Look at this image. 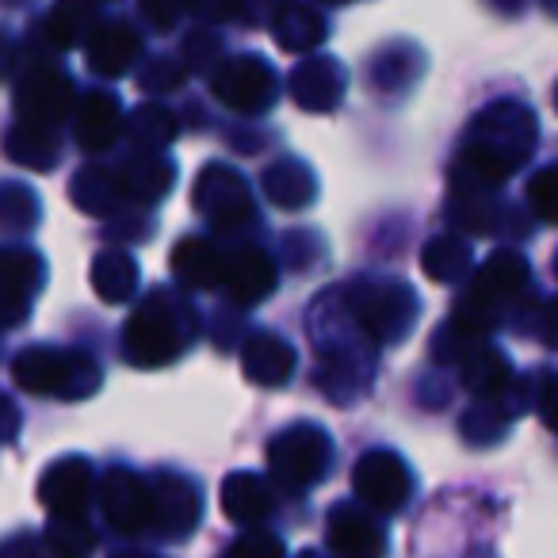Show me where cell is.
Instances as JSON below:
<instances>
[{
	"label": "cell",
	"instance_id": "cell-7",
	"mask_svg": "<svg viewBox=\"0 0 558 558\" xmlns=\"http://www.w3.org/2000/svg\"><path fill=\"white\" fill-rule=\"evenodd\" d=\"M352 494L360 497L364 509L379 512V517H390V512L405 509V501H410L413 474L402 456H395V451H387V448H375V451H367L356 463V471H352Z\"/></svg>",
	"mask_w": 558,
	"mask_h": 558
},
{
	"label": "cell",
	"instance_id": "cell-23",
	"mask_svg": "<svg viewBox=\"0 0 558 558\" xmlns=\"http://www.w3.org/2000/svg\"><path fill=\"white\" fill-rule=\"evenodd\" d=\"M93 288L104 303H126L138 288V260L126 248H104L93 260Z\"/></svg>",
	"mask_w": 558,
	"mask_h": 558
},
{
	"label": "cell",
	"instance_id": "cell-19",
	"mask_svg": "<svg viewBox=\"0 0 558 558\" xmlns=\"http://www.w3.org/2000/svg\"><path fill=\"white\" fill-rule=\"evenodd\" d=\"M459 364V379L471 395L478 398H497L512 387V364L501 349L494 344H466L456 356Z\"/></svg>",
	"mask_w": 558,
	"mask_h": 558
},
{
	"label": "cell",
	"instance_id": "cell-4",
	"mask_svg": "<svg viewBox=\"0 0 558 558\" xmlns=\"http://www.w3.org/2000/svg\"><path fill=\"white\" fill-rule=\"evenodd\" d=\"M12 379L27 395L85 398L100 387V367L77 349H43L32 344L12 360Z\"/></svg>",
	"mask_w": 558,
	"mask_h": 558
},
{
	"label": "cell",
	"instance_id": "cell-15",
	"mask_svg": "<svg viewBox=\"0 0 558 558\" xmlns=\"http://www.w3.org/2000/svg\"><path fill=\"white\" fill-rule=\"evenodd\" d=\"M295 349L283 337L256 329L245 341V349H241V372L256 387H283L291 379V372H295Z\"/></svg>",
	"mask_w": 558,
	"mask_h": 558
},
{
	"label": "cell",
	"instance_id": "cell-9",
	"mask_svg": "<svg viewBox=\"0 0 558 558\" xmlns=\"http://www.w3.org/2000/svg\"><path fill=\"white\" fill-rule=\"evenodd\" d=\"M195 210L207 215L215 230H241L253 222V199L245 192V180L226 165H207L195 180Z\"/></svg>",
	"mask_w": 558,
	"mask_h": 558
},
{
	"label": "cell",
	"instance_id": "cell-11",
	"mask_svg": "<svg viewBox=\"0 0 558 558\" xmlns=\"http://www.w3.org/2000/svg\"><path fill=\"white\" fill-rule=\"evenodd\" d=\"M73 81L65 77L54 65H32L24 73V81L16 85V111L20 123L32 126H47V131H58L62 119L70 116L73 108Z\"/></svg>",
	"mask_w": 558,
	"mask_h": 558
},
{
	"label": "cell",
	"instance_id": "cell-3",
	"mask_svg": "<svg viewBox=\"0 0 558 558\" xmlns=\"http://www.w3.org/2000/svg\"><path fill=\"white\" fill-rule=\"evenodd\" d=\"M187 337H192L187 306L177 303L169 291H157L126 322L123 352L134 367H165L187 349Z\"/></svg>",
	"mask_w": 558,
	"mask_h": 558
},
{
	"label": "cell",
	"instance_id": "cell-20",
	"mask_svg": "<svg viewBox=\"0 0 558 558\" xmlns=\"http://www.w3.org/2000/svg\"><path fill=\"white\" fill-rule=\"evenodd\" d=\"M88 70H96L100 77H123L142 54V39L134 35L131 24H100L88 39Z\"/></svg>",
	"mask_w": 558,
	"mask_h": 558
},
{
	"label": "cell",
	"instance_id": "cell-21",
	"mask_svg": "<svg viewBox=\"0 0 558 558\" xmlns=\"http://www.w3.org/2000/svg\"><path fill=\"white\" fill-rule=\"evenodd\" d=\"M169 264H172V276L192 291H215L226 283V256L203 238L177 241Z\"/></svg>",
	"mask_w": 558,
	"mask_h": 558
},
{
	"label": "cell",
	"instance_id": "cell-37",
	"mask_svg": "<svg viewBox=\"0 0 558 558\" xmlns=\"http://www.w3.org/2000/svg\"><path fill=\"white\" fill-rule=\"evenodd\" d=\"M532 333L539 337L543 344H550V349H558V299H550V303H543L539 311H535Z\"/></svg>",
	"mask_w": 558,
	"mask_h": 558
},
{
	"label": "cell",
	"instance_id": "cell-2",
	"mask_svg": "<svg viewBox=\"0 0 558 558\" xmlns=\"http://www.w3.org/2000/svg\"><path fill=\"white\" fill-rule=\"evenodd\" d=\"M527 276H532V268L520 253H512V248L489 253V260L471 279L466 295L456 303L451 329H459V337H466V341H478L482 333H489L501 322L505 303L527 288Z\"/></svg>",
	"mask_w": 558,
	"mask_h": 558
},
{
	"label": "cell",
	"instance_id": "cell-16",
	"mask_svg": "<svg viewBox=\"0 0 558 558\" xmlns=\"http://www.w3.org/2000/svg\"><path fill=\"white\" fill-rule=\"evenodd\" d=\"M222 291L230 303L256 306L276 291V264L260 253V248H238L226 256V283Z\"/></svg>",
	"mask_w": 558,
	"mask_h": 558
},
{
	"label": "cell",
	"instance_id": "cell-8",
	"mask_svg": "<svg viewBox=\"0 0 558 558\" xmlns=\"http://www.w3.org/2000/svg\"><path fill=\"white\" fill-rule=\"evenodd\" d=\"M100 509L119 535H142L146 527H154L157 517L154 482L126 466H111L100 482Z\"/></svg>",
	"mask_w": 558,
	"mask_h": 558
},
{
	"label": "cell",
	"instance_id": "cell-28",
	"mask_svg": "<svg viewBox=\"0 0 558 558\" xmlns=\"http://www.w3.org/2000/svg\"><path fill=\"white\" fill-rule=\"evenodd\" d=\"M43 260L35 253H9L4 256V306H9V326H20L24 322V306L27 299L35 295L39 279H27V271H39Z\"/></svg>",
	"mask_w": 558,
	"mask_h": 558
},
{
	"label": "cell",
	"instance_id": "cell-14",
	"mask_svg": "<svg viewBox=\"0 0 558 558\" xmlns=\"http://www.w3.org/2000/svg\"><path fill=\"white\" fill-rule=\"evenodd\" d=\"M291 96L303 111H333L344 96V70L333 58H306L291 70Z\"/></svg>",
	"mask_w": 558,
	"mask_h": 558
},
{
	"label": "cell",
	"instance_id": "cell-33",
	"mask_svg": "<svg viewBox=\"0 0 558 558\" xmlns=\"http://www.w3.org/2000/svg\"><path fill=\"white\" fill-rule=\"evenodd\" d=\"M527 207L543 222H558V169H539L527 180Z\"/></svg>",
	"mask_w": 558,
	"mask_h": 558
},
{
	"label": "cell",
	"instance_id": "cell-1",
	"mask_svg": "<svg viewBox=\"0 0 558 558\" xmlns=\"http://www.w3.org/2000/svg\"><path fill=\"white\" fill-rule=\"evenodd\" d=\"M535 138H539V123L527 104H489L471 123V134L459 149L456 180L471 192H494L532 157Z\"/></svg>",
	"mask_w": 558,
	"mask_h": 558
},
{
	"label": "cell",
	"instance_id": "cell-10",
	"mask_svg": "<svg viewBox=\"0 0 558 558\" xmlns=\"http://www.w3.org/2000/svg\"><path fill=\"white\" fill-rule=\"evenodd\" d=\"M210 93L233 111H245V116H260L276 100V73L264 65V58L245 54L230 58L226 65H218L215 77H210Z\"/></svg>",
	"mask_w": 558,
	"mask_h": 558
},
{
	"label": "cell",
	"instance_id": "cell-30",
	"mask_svg": "<svg viewBox=\"0 0 558 558\" xmlns=\"http://www.w3.org/2000/svg\"><path fill=\"white\" fill-rule=\"evenodd\" d=\"M47 547L54 558H88L96 547V532L85 517H54L47 527Z\"/></svg>",
	"mask_w": 558,
	"mask_h": 558
},
{
	"label": "cell",
	"instance_id": "cell-5",
	"mask_svg": "<svg viewBox=\"0 0 558 558\" xmlns=\"http://www.w3.org/2000/svg\"><path fill=\"white\" fill-rule=\"evenodd\" d=\"M329 459H333V444L318 425H291L288 433H279L268 444L271 474L291 489L314 486V482L326 478Z\"/></svg>",
	"mask_w": 558,
	"mask_h": 558
},
{
	"label": "cell",
	"instance_id": "cell-24",
	"mask_svg": "<svg viewBox=\"0 0 558 558\" xmlns=\"http://www.w3.org/2000/svg\"><path fill=\"white\" fill-rule=\"evenodd\" d=\"M326 39V20L311 4H283L276 16V43L288 54H311Z\"/></svg>",
	"mask_w": 558,
	"mask_h": 558
},
{
	"label": "cell",
	"instance_id": "cell-6",
	"mask_svg": "<svg viewBox=\"0 0 558 558\" xmlns=\"http://www.w3.org/2000/svg\"><path fill=\"white\" fill-rule=\"evenodd\" d=\"M352 314L375 341H402L417 322V295L405 283H360L352 291Z\"/></svg>",
	"mask_w": 558,
	"mask_h": 558
},
{
	"label": "cell",
	"instance_id": "cell-32",
	"mask_svg": "<svg viewBox=\"0 0 558 558\" xmlns=\"http://www.w3.org/2000/svg\"><path fill=\"white\" fill-rule=\"evenodd\" d=\"M131 138L138 149H154V146L161 149L177 138V123H172V116L161 108H138L131 116Z\"/></svg>",
	"mask_w": 558,
	"mask_h": 558
},
{
	"label": "cell",
	"instance_id": "cell-26",
	"mask_svg": "<svg viewBox=\"0 0 558 558\" xmlns=\"http://www.w3.org/2000/svg\"><path fill=\"white\" fill-rule=\"evenodd\" d=\"M421 268L436 283H456L471 268V248H466V241L459 233H436L425 245V253H421Z\"/></svg>",
	"mask_w": 558,
	"mask_h": 558
},
{
	"label": "cell",
	"instance_id": "cell-39",
	"mask_svg": "<svg viewBox=\"0 0 558 558\" xmlns=\"http://www.w3.org/2000/svg\"><path fill=\"white\" fill-rule=\"evenodd\" d=\"M326 4H349V0H326Z\"/></svg>",
	"mask_w": 558,
	"mask_h": 558
},
{
	"label": "cell",
	"instance_id": "cell-40",
	"mask_svg": "<svg viewBox=\"0 0 558 558\" xmlns=\"http://www.w3.org/2000/svg\"><path fill=\"white\" fill-rule=\"evenodd\" d=\"M303 558H318V555H303Z\"/></svg>",
	"mask_w": 558,
	"mask_h": 558
},
{
	"label": "cell",
	"instance_id": "cell-36",
	"mask_svg": "<svg viewBox=\"0 0 558 558\" xmlns=\"http://www.w3.org/2000/svg\"><path fill=\"white\" fill-rule=\"evenodd\" d=\"M192 12L203 20H215V24H230L241 16V0H192Z\"/></svg>",
	"mask_w": 558,
	"mask_h": 558
},
{
	"label": "cell",
	"instance_id": "cell-25",
	"mask_svg": "<svg viewBox=\"0 0 558 558\" xmlns=\"http://www.w3.org/2000/svg\"><path fill=\"white\" fill-rule=\"evenodd\" d=\"M119 192L134 195V199H161L172 184V165L165 157L149 154V149H138L123 169L116 172Z\"/></svg>",
	"mask_w": 558,
	"mask_h": 558
},
{
	"label": "cell",
	"instance_id": "cell-38",
	"mask_svg": "<svg viewBox=\"0 0 558 558\" xmlns=\"http://www.w3.org/2000/svg\"><path fill=\"white\" fill-rule=\"evenodd\" d=\"M539 421L550 428V433H558V375H550V379H543L539 387Z\"/></svg>",
	"mask_w": 558,
	"mask_h": 558
},
{
	"label": "cell",
	"instance_id": "cell-29",
	"mask_svg": "<svg viewBox=\"0 0 558 558\" xmlns=\"http://www.w3.org/2000/svg\"><path fill=\"white\" fill-rule=\"evenodd\" d=\"M96 32V12L88 0H58L54 12L47 16V35L54 47L70 50L81 43V35Z\"/></svg>",
	"mask_w": 558,
	"mask_h": 558
},
{
	"label": "cell",
	"instance_id": "cell-34",
	"mask_svg": "<svg viewBox=\"0 0 558 558\" xmlns=\"http://www.w3.org/2000/svg\"><path fill=\"white\" fill-rule=\"evenodd\" d=\"M222 558H283V539L271 532H260V527H248L241 539H233L226 547Z\"/></svg>",
	"mask_w": 558,
	"mask_h": 558
},
{
	"label": "cell",
	"instance_id": "cell-13",
	"mask_svg": "<svg viewBox=\"0 0 558 558\" xmlns=\"http://www.w3.org/2000/svg\"><path fill=\"white\" fill-rule=\"evenodd\" d=\"M329 547L337 558H383L387 535L360 505H337L329 512Z\"/></svg>",
	"mask_w": 558,
	"mask_h": 558
},
{
	"label": "cell",
	"instance_id": "cell-12",
	"mask_svg": "<svg viewBox=\"0 0 558 558\" xmlns=\"http://www.w3.org/2000/svg\"><path fill=\"white\" fill-rule=\"evenodd\" d=\"M39 501L50 517H85L93 501V466L77 456L50 463L39 478Z\"/></svg>",
	"mask_w": 558,
	"mask_h": 558
},
{
	"label": "cell",
	"instance_id": "cell-35",
	"mask_svg": "<svg viewBox=\"0 0 558 558\" xmlns=\"http://www.w3.org/2000/svg\"><path fill=\"white\" fill-rule=\"evenodd\" d=\"M142 12H146V20L154 27L169 32L180 20V12H192V0H142Z\"/></svg>",
	"mask_w": 558,
	"mask_h": 558
},
{
	"label": "cell",
	"instance_id": "cell-27",
	"mask_svg": "<svg viewBox=\"0 0 558 558\" xmlns=\"http://www.w3.org/2000/svg\"><path fill=\"white\" fill-rule=\"evenodd\" d=\"M264 187H268L271 203L295 210V207H303V203H311L314 177H311V169H306V165L279 161V165H271V169L264 172Z\"/></svg>",
	"mask_w": 558,
	"mask_h": 558
},
{
	"label": "cell",
	"instance_id": "cell-41",
	"mask_svg": "<svg viewBox=\"0 0 558 558\" xmlns=\"http://www.w3.org/2000/svg\"><path fill=\"white\" fill-rule=\"evenodd\" d=\"M555 271H558V260H555Z\"/></svg>",
	"mask_w": 558,
	"mask_h": 558
},
{
	"label": "cell",
	"instance_id": "cell-17",
	"mask_svg": "<svg viewBox=\"0 0 558 558\" xmlns=\"http://www.w3.org/2000/svg\"><path fill=\"white\" fill-rule=\"evenodd\" d=\"M123 134V111L108 93H88L73 108V138L85 154H104Z\"/></svg>",
	"mask_w": 558,
	"mask_h": 558
},
{
	"label": "cell",
	"instance_id": "cell-31",
	"mask_svg": "<svg viewBox=\"0 0 558 558\" xmlns=\"http://www.w3.org/2000/svg\"><path fill=\"white\" fill-rule=\"evenodd\" d=\"M58 131H47V126H32V123H20L16 131L9 134V154L16 157L20 165H35V169H50V157L58 149Z\"/></svg>",
	"mask_w": 558,
	"mask_h": 558
},
{
	"label": "cell",
	"instance_id": "cell-22",
	"mask_svg": "<svg viewBox=\"0 0 558 558\" xmlns=\"http://www.w3.org/2000/svg\"><path fill=\"white\" fill-rule=\"evenodd\" d=\"M222 512L241 527H256L271 512L268 482L253 471H233L222 482Z\"/></svg>",
	"mask_w": 558,
	"mask_h": 558
},
{
	"label": "cell",
	"instance_id": "cell-18",
	"mask_svg": "<svg viewBox=\"0 0 558 558\" xmlns=\"http://www.w3.org/2000/svg\"><path fill=\"white\" fill-rule=\"evenodd\" d=\"M154 494H157L154 532H161L165 539H180V535L192 532L195 520H199V494H195L192 482L172 478V474H157Z\"/></svg>",
	"mask_w": 558,
	"mask_h": 558
}]
</instances>
